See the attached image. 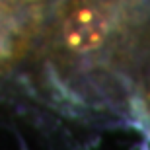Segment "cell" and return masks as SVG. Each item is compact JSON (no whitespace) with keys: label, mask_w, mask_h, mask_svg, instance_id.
Instances as JSON below:
<instances>
[{"label":"cell","mask_w":150,"mask_h":150,"mask_svg":"<svg viewBox=\"0 0 150 150\" xmlns=\"http://www.w3.org/2000/svg\"><path fill=\"white\" fill-rule=\"evenodd\" d=\"M125 94H129V103L133 113L139 115V123L150 127V12L134 45Z\"/></svg>","instance_id":"obj_3"},{"label":"cell","mask_w":150,"mask_h":150,"mask_svg":"<svg viewBox=\"0 0 150 150\" xmlns=\"http://www.w3.org/2000/svg\"><path fill=\"white\" fill-rule=\"evenodd\" d=\"M53 0H0V74L12 72L39 49Z\"/></svg>","instance_id":"obj_2"},{"label":"cell","mask_w":150,"mask_h":150,"mask_svg":"<svg viewBox=\"0 0 150 150\" xmlns=\"http://www.w3.org/2000/svg\"><path fill=\"white\" fill-rule=\"evenodd\" d=\"M148 0H53L39 49L51 80L78 101L125 92Z\"/></svg>","instance_id":"obj_1"}]
</instances>
